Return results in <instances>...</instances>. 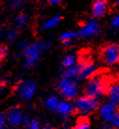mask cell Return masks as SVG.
Masks as SVG:
<instances>
[{
	"mask_svg": "<svg viewBox=\"0 0 119 129\" xmlns=\"http://www.w3.org/2000/svg\"><path fill=\"white\" fill-rule=\"evenodd\" d=\"M79 73H80V64H73L69 68H67L64 72V77L72 79L74 77H77Z\"/></svg>",
	"mask_w": 119,
	"mask_h": 129,
	"instance_id": "cell-14",
	"label": "cell"
},
{
	"mask_svg": "<svg viewBox=\"0 0 119 129\" xmlns=\"http://www.w3.org/2000/svg\"><path fill=\"white\" fill-rule=\"evenodd\" d=\"M2 59H3V58H2L1 56H0V63H1V61H2Z\"/></svg>",
	"mask_w": 119,
	"mask_h": 129,
	"instance_id": "cell-33",
	"label": "cell"
},
{
	"mask_svg": "<svg viewBox=\"0 0 119 129\" xmlns=\"http://www.w3.org/2000/svg\"><path fill=\"white\" fill-rule=\"evenodd\" d=\"M97 73V68L92 63H83L80 64V75L84 79H91Z\"/></svg>",
	"mask_w": 119,
	"mask_h": 129,
	"instance_id": "cell-10",
	"label": "cell"
},
{
	"mask_svg": "<svg viewBox=\"0 0 119 129\" xmlns=\"http://www.w3.org/2000/svg\"><path fill=\"white\" fill-rule=\"evenodd\" d=\"M75 106H76V109L82 113H91L98 109L99 103L97 101L96 97L84 95L76 100Z\"/></svg>",
	"mask_w": 119,
	"mask_h": 129,
	"instance_id": "cell-5",
	"label": "cell"
},
{
	"mask_svg": "<svg viewBox=\"0 0 119 129\" xmlns=\"http://www.w3.org/2000/svg\"><path fill=\"white\" fill-rule=\"evenodd\" d=\"M108 85L101 78H91L84 86V94L91 97H98L108 90Z\"/></svg>",
	"mask_w": 119,
	"mask_h": 129,
	"instance_id": "cell-1",
	"label": "cell"
},
{
	"mask_svg": "<svg viewBox=\"0 0 119 129\" xmlns=\"http://www.w3.org/2000/svg\"><path fill=\"white\" fill-rule=\"evenodd\" d=\"M23 2V0H11V7L14 8V9H16V8H19L22 3Z\"/></svg>",
	"mask_w": 119,
	"mask_h": 129,
	"instance_id": "cell-26",
	"label": "cell"
},
{
	"mask_svg": "<svg viewBox=\"0 0 119 129\" xmlns=\"http://www.w3.org/2000/svg\"><path fill=\"white\" fill-rule=\"evenodd\" d=\"M89 127H90V122L86 117L80 118L79 121L77 122V125L75 126V128L78 129H86L89 128Z\"/></svg>",
	"mask_w": 119,
	"mask_h": 129,
	"instance_id": "cell-18",
	"label": "cell"
},
{
	"mask_svg": "<svg viewBox=\"0 0 119 129\" xmlns=\"http://www.w3.org/2000/svg\"><path fill=\"white\" fill-rule=\"evenodd\" d=\"M101 58L105 64H113L119 62V45L108 44L101 50Z\"/></svg>",
	"mask_w": 119,
	"mask_h": 129,
	"instance_id": "cell-6",
	"label": "cell"
},
{
	"mask_svg": "<svg viewBox=\"0 0 119 129\" xmlns=\"http://www.w3.org/2000/svg\"><path fill=\"white\" fill-rule=\"evenodd\" d=\"M6 115L8 124L12 126V127L21 125L23 117H25V114H23L22 109L18 108V107H14V108L10 109Z\"/></svg>",
	"mask_w": 119,
	"mask_h": 129,
	"instance_id": "cell-7",
	"label": "cell"
},
{
	"mask_svg": "<svg viewBox=\"0 0 119 129\" xmlns=\"http://www.w3.org/2000/svg\"><path fill=\"white\" fill-rule=\"evenodd\" d=\"M43 51L39 42L30 44L26 48L23 49V54L26 57L25 59V67L26 68H32L39 60L40 53Z\"/></svg>",
	"mask_w": 119,
	"mask_h": 129,
	"instance_id": "cell-2",
	"label": "cell"
},
{
	"mask_svg": "<svg viewBox=\"0 0 119 129\" xmlns=\"http://www.w3.org/2000/svg\"><path fill=\"white\" fill-rule=\"evenodd\" d=\"M111 123H112L113 127H117V128H119V112L115 113V115L113 116V118Z\"/></svg>",
	"mask_w": 119,
	"mask_h": 129,
	"instance_id": "cell-23",
	"label": "cell"
},
{
	"mask_svg": "<svg viewBox=\"0 0 119 129\" xmlns=\"http://www.w3.org/2000/svg\"><path fill=\"white\" fill-rule=\"evenodd\" d=\"M29 123H30V120H29V118H28V117H26V115H25V117H23V122H22V125L28 126Z\"/></svg>",
	"mask_w": 119,
	"mask_h": 129,
	"instance_id": "cell-30",
	"label": "cell"
},
{
	"mask_svg": "<svg viewBox=\"0 0 119 129\" xmlns=\"http://www.w3.org/2000/svg\"><path fill=\"white\" fill-rule=\"evenodd\" d=\"M107 0H95L92 6V13L95 18H101L108 11Z\"/></svg>",
	"mask_w": 119,
	"mask_h": 129,
	"instance_id": "cell-9",
	"label": "cell"
},
{
	"mask_svg": "<svg viewBox=\"0 0 119 129\" xmlns=\"http://www.w3.org/2000/svg\"><path fill=\"white\" fill-rule=\"evenodd\" d=\"M27 23H28V17H27V15L23 14V13L20 14L19 16L16 18V25L18 27H20V28L26 26L27 24Z\"/></svg>",
	"mask_w": 119,
	"mask_h": 129,
	"instance_id": "cell-17",
	"label": "cell"
},
{
	"mask_svg": "<svg viewBox=\"0 0 119 129\" xmlns=\"http://www.w3.org/2000/svg\"><path fill=\"white\" fill-rule=\"evenodd\" d=\"M9 53V50L7 48L6 46H1L0 47V56L2 57V58H5L7 55Z\"/></svg>",
	"mask_w": 119,
	"mask_h": 129,
	"instance_id": "cell-25",
	"label": "cell"
},
{
	"mask_svg": "<svg viewBox=\"0 0 119 129\" xmlns=\"http://www.w3.org/2000/svg\"><path fill=\"white\" fill-rule=\"evenodd\" d=\"M75 62H76V57L74 55H68V56H67L64 59L63 64H64V67H66V68H69L71 66L75 64Z\"/></svg>",
	"mask_w": 119,
	"mask_h": 129,
	"instance_id": "cell-19",
	"label": "cell"
},
{
	"mask_svg": "<svg viewBox=\"0 0 119 129\" xmlns=\"http://www.w3.org/2000/svg\"><path fill=\"white\" fill-rule=\"evenodd\" d=\"M27 46H28V44H27V42H26V40H22V41H20L19 43H18V47H19L20 49H22V50L26 48Z\"/></svg>",
	"mask_w": 119,
	"mask_h": 129,
	"instance_id": "cell-28",
	"label": "cell"
},
{
	"mask_svg": "<svg viewBox=\"0 0 119 129\" xmlns=\"http://www.w3.org/2000/svg\"><path fill=\"white\" fill-rule=\"evenodd\" d=\"M62 43L65 46H69L71 44H73V41H72V39H62Z\"/></svg>",
	"mask_w": 119,
	"mask_h": 129,
	"instance_id": "cell-29",
	"label": "cell"
},
{
	"mask_svg": "<svg viewBox=\"0 0 119 129\" xmlns=\"http://www.w3.org/2000/svg\"><path fill=\"white\" fill-rule=\"evenodd\" d=\"M37 90V86L34 81L30 80L20 81L15 88V93L23 100H30L34 96Z\"/></svg>",
	"mask_w": 119,
	"mask_h": 129,
	"instance_id": "cell-3",
	"label": "cell"
},
{
	"mask_svg": "<svg viewBox=\"0 0 119 129\" xmlns=\"http://www.w3.org/2000/svg\"><path fill=\"white\" fill-rule=\"evenodd\" d=\"M98 32H99V24L96 21L92 20L79 32V36L83 38H87V37L96 35Z\"/></svg>",
	"mask_w": 119,
	"mask_h": 129,
	"instance_id": "cell-11",
	"label": "cell"
},
{
	"mask_svg": "<svg viewBox=\"0 0 119 129\" xmlns=\"http://www.w3.org/2000/svg\"><path fill=\"white\" fill-rule=\"evenodd\" d=\"M49 3L51 4L52 6H56L61 3V0H49Z\"/></svg>",
	"mask_w": 119,
	"mask_h": 129,
	"instance_id": "cell-31",
	"label": "cell"
},
{
	"mask_svg": "<svg viewBox=\"0 0 119 129\" xmlns=\"http://www.w3.org/2000/svg\"><path fill=\"white\" fill-rule=\"evenodd\" d=\"M116 109H117V104H115L114 102H113L112 100H110L109 102L103 104L100 110V114L101 118H102L105 122L111 123L113 120V116L115 115Z\"/></svg>",
	"mask_w": 119,
	"mask_h": 129,
	"instance_id": "cell-8",
	"label": "cell"
},
{
	"mask_svg": "<svg viewBox=\"0 0 119 129\" xmlns=\"http://www.w3.org/2000/svg\"><path fill=\"white\" fill-rule=\"evenodd\" d=\"M28 127L31 129H38L39 128V121H37V120H31L30 121V123L28 124Z\"/></svg>",
	"mask_w": 119,
	"mask_h": 129,
	"instance_id": "cell-24",
	"label": "cell"
},
{
	"mask_svg": "<svg viewBox=\"0 0 119 129\" xmlns=\"http://www.w3.org/2000/svg\"><path fill=\"white\" fill-rule=\"evenodd\" d=\"M7 124H8V122H7V115L2 112H0V129L5 128Z\"/></svg>",
	"mask_w": 119,
	"mask_h": 129,
	"instance_id": "cell-21",
	"label": "cell"
},
{
	"mask_svg": "<svg viewBox=\"0 0 119 129\" xmlns=\"http://www.w3.org/2000/svg\"><path fill=\"white\" fill-rule=\"evenodd\" d=\"M113 1L116 4V5H119V0H113Z\"/></svg>",
	"mask_w": 119,
	"mask_h": 129,
	"instance_id": "cell-32",
	"label": "cell"
},
{
	"mask_svg": "<svg viewBox=\"0 0 119 129\" xmlns=\"http://www.w3.org/2000/svg\"><path fill=\"white\" fill-rule=\"evenodd\" d=\"M107 94L109 95L110 100H112L113 102L118 105L119 104V83L112 84L108 90H107Z\"/></svg>",
	"mask_w": 119,
	"mask_h": 129,
	"instance_id": "cell-12",
	"label": "cell"
},
{
	"mask_svg": "<svg viewBox=\"0 0 119 129\" xmlns=\"http://www.w3.org/2000/svg\"><path fill=\"white\" fill-rule=\"evenodd\" d=\"M79 33H74V32H67L61 35V39H73L75 37H77Z\"/></svg>",
	"mask_w": 119,
	"mask_h": 129,
	"instance_id": "cell-22",
	"label": "cell"
},
{
	"mask_svg": "<svg viewBox=\"0 0 119 129\" xmlns=\"http://www.w3.org/2000/svg\"><path fill=\"white\" fill-rule=\"evenodd\" d=\"M111 26H112L113 28H117V27H119V15L116 16L115 18L113 20V22L111 23Z\"/></svg>",
	"mask_w": 119,
	"mask_h": 129,
	"instance_id": "cell-27",
	"label": "cell"
},
{
	"mask_svg": "<svg viewBox=\"0 0 119 129\" xmlns=\"http://www.w3.org/2000/svg\"><path fill=\"white\" fill-rule=\"evenodd\" d=\"M61 19H62L61 16H58V15L54 16L53 18L49 19L48 21H46L45 23L42 25V28H43V29H48V28L54 27V26H55L59 22H60V20Z\"/></svg>",
	"mask_w": 119,
	"mask_h": 129,
	"instance_id": "cell-16",
	"label": "cell"
},
{
	"mask_svg": "<svg viewBox=\"0 0 119 129\" xmlns=\"http://www.w3.org/2000/svg\"><path fill=\"white\" fill-rule=\"evenodd\" d=\"M74 110L75 109L73 108V106L68 102H61V103H59L57 108L58 112L64 116H68V115L74 113Z\"/></svg>",
	"mask_w": 119,
	"mask_h": 129,
	"instance_id": "cell-13",
	"label": "cell"
},
{
	"mask_svg": "<svg viewBox=\"0 0 119 129\" xmlns=\"http://www.w3.org/2000/svg\"><path fill=\"white\" fill-rule=\"evenodd\" d=\"M58 90L60 92V94L68 100L73 99L77 95L78 93V87L76 83L71 81L69 78L66 77H64V79L59 82Z\"/></svg>",
	"mask_w": 119,
	"mask_h": 129,
	"instance_id": "cell-4",
	"label": "cell"
},
{
	"mask_svg": "<svg viewBox=\"0 0 119 129\" xmlns=\"http://www.w3.org/2000/svg\"><path fill=\"white\" fill-rule=\"evenodd\" d=\"M17 36H18V33L16 30H10L6 34V39L8 41H13L17 38Z\"/></svg>",
	"mask_w": 119,
	"mask_h": 129,
	"instance_id": "cell-20",
	"label": "cell"
},
{
	"mask_svg": "<svg viewBox=\"0 0 119 129\" xmlns=\"http://www.w3.org/2000/svg\"><path fill=\"white\" fill-rule=\"evenodd\" d=\"M58 105H59V101H58V98L55 96H53L51 98H49L47 101H46V107L47 109L52 111H55L57 110Z\"/></svg>",
	"mask_w": 119,
	"mask_h": 129,
	"instance_id": "cell-15",
	"label": "cell"
}]
</instances>
